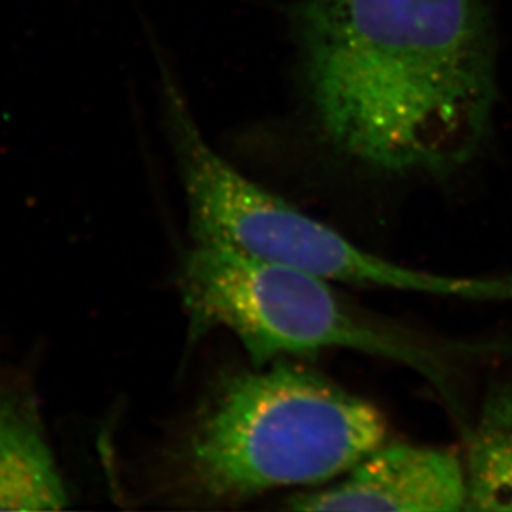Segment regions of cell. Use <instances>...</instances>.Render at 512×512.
<instances>
[{"instance_id":"5b68a950","label":"cell","mask_w":512,"mask_h":512,"mask_svg":"<svg viewBox=\"0 0 512 512\" xmlns=\"http://www.w3.org/2000/svg\"><path fill=\"white\" fill-rule=\"evenodd\" d=\"M466 474L453 450L383 443L327 486L292 494V511H464Z\"/></svg>"},{"instance_id":"8992f818","label":"cell","mask_w":512,"mask_h":512,"mask_svg":"<svg viewBox=\"0 0 512 512\" xmlns=\"http://www.w3.org/2000/svg\"><path fill=\"white\" fill-rule=\"evenodd\" d=\"M68 493L34 401L0 395V511H62Z\"/></svg>"},{"instance_id":"6da1fadb","label":"cell","mask_w":512,"mask_h":512,"mask_svg":"<svg viewBox=\"0 0 512 512\" xmlns=\"http://www.w3.org/2000/svg\"><path fill=\"white\" fill-rule=\"evenodd\" d=\"M292 22L315 121L348 158L440 173L488 138L496 49L483 0H300Z\"/></svg>"},{"instance_id":"277c9868","label":"cell","mask_w":512,"mask_h":512,"mask_svg":"<svg viewBox=\"0 0 512 512\" xmlns=\"http://www.w3.org/2000/svg\"><path fill=\"white\" fill-rule=\"evenodd\" d=\"M165 100L194 242L279 262L332 284H353L365 274L367 249L229 165L206 143L173 83Z\"/></svg>"},{"instance_id":"7a4b0ae2","label":"cell","mask_w":512,"mask_h":512,"mask_svg":"<svg viewBox=\"0 0 512 512\" xmlns=\"http://www.w3.org/2000/svg\"><path fill=\"white\" fill-rule=\"evenodd\" d=\"M378 408L322 373L282 358L232 373L168 459L171 499L239 506L279 488H319L387 443Z\"/></svg>"},{"instance_id":"52a82bcc","label":"cell","mask_w":512,"mask_h":512,"mask_svg":"<svg viewBox=\"0 0 512 512\" xmlns=\"http://www.w3.org/2000/svg\"><path fill=\"white\" fill-rule=\"evenodd\" d=\"M463 463L464 511H512V382L484 398Z\"/></svg>"},{"instance_id":"3957f363","label":"cell","mask_w":512,"mask_h":512,"mask_svg":"<svg viewBox=\"0 0 512 512\" xmlns=\"http://www.w3.org/2000/svg\"><path fill=\"white\" fill-rule=\"evenodd\" d=\"M179 290L189 340L229 330L254 367L343 348L401 363L448 395V365L431 343L360 314L332 282L309 272L194 242L181 261Z\"/></svg>"}]
</instances>
